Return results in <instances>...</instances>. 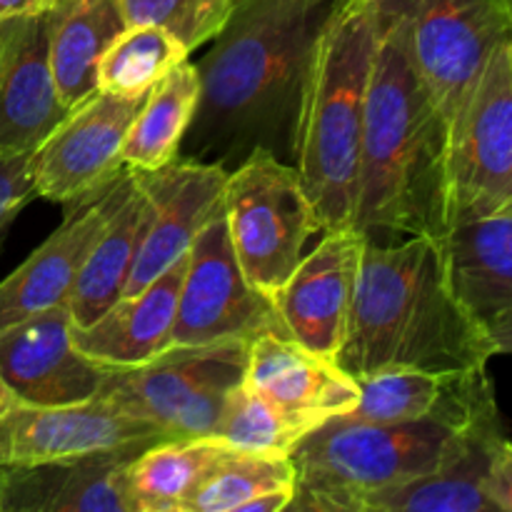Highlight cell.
<instances>
[{
  "label": "cell",
  "mask_w": 512,
  "mask_h": 512,
  "mask_svg": "<svg viewBox=\"0 0 512 512\" xmlns=\"http://www.w3.org/2000/svg\"><path fill=\"white\" fill-rule=\"evenodd\" d=\"M343 0H235L195 63L200 98L180 155L230 173L253 150L293 165L320 38Z\"/></svg>",
  "instance_id": "1"
},
{
  "label": "cell",
  "mask_w": 512,
  "mask_h": 512,
  "mask_svg": "<svg viewBox=\"0 0 512 512\" xmlns=\"http://www.w3.org/2000/svg\"><path fill=\"white\" fill-rule=\"evenodd\" d=\"M378 40L365 98L353 228L365 238L450 230V138L410 53L398 8L375 0Z\"/></svg>",
  "instance_id": "2"
},
{
  "label": "cell",
  "mask_w": 512,
  "mask_h": 512,
  "mask_svg": "<svg viewBox=\"0 0 512 512\" xmlns=\"http://www.w3.org/2000/svg\"><path fill=\"white\" fill-rule=\"evenodd\" d=\"M493 355L483 323L453 290L440 240L365 238L348 330L335 355L350 378L488 368Z\"/></svg>",
  "instance_id": "3"
},
{
  "label": "cell",
  "mask_w": 512,
  "mask_h": 512,
  "mask_svg": "<svg viewBox=\"0 0 512 512\" xmlns=\"http://www.w3.org/2000/svg\"><path fill=\"white\" fill-rule=\"evenodd\" d=\"M378 40L375 0H343L330 18L305 88L293 168L323 233L355 223L365 98Z\"/></svg>",
  "instance_id": "4"
},
{
  "label": "cell",
  "mask_w": 512,
  "mask_h": 512,
  "mask_svg": "<svg viewBox=\"0 0 512 512\" xmlns=\"http://www.w3.org/2000/svg\"><path fill=\"white\" fill-rule=\"evenodd\" d=\"M495 425H503V418L458 430L433 420L365 423L340 415L305 435L290 453L295 495L288 510L358 512L365 495L443 468L473 435Z\"/></svg>",
  "instance_id": "5"
},
{
  "label": "cell",
  "mask_w": 512,
  "mask_h": 512,
  "mask_svg": "<svg viewBox=\"0 0 512 512\" xmlns=\"http://www.w3.org/2000/svg\"><path fill=\"white\" fill-rule=\"evenodd\" d=\"M248 343L173 345L130 368H108L100 393L123 413L150 420L168 438L215 435L225 400L243 383Z\"/></svg>",
  "instance_id": "6"
},
{
  "label": "cell",
  "mask_w": 512,
  "mask_h": 512,
  "mask_svg": "<svg viewBox=\"0 0 512 512\" xmlns=\"http://www.w3.org/2000/svg\"><path fill=\"white\" fill-rule=\"evenodd\" d=\"M223 213L243 275L270 300L298 268L308 240L323 233L298 170L268 150H253L230 170Z\"/></svg>",
  "instance_id": "7"
},
{
  "label": "cell",
  "mask_w": 512,
  "mask_h": 512,
  "mask_svg": "<svg viewBox=\"0 0 512 512\" xmlns=\"http://www.w3.org/2000/svg\"><path fill=\"white\" fill-rule=\"evenodd\" d=\"M400 10L418 73L453 138L488 60L512 35L510 0H385Z\"/></svg>",
  "instance_id": "8"
},
{
  "label": "cell",
  "mask_w": 512,
  "mask_h": 512,
  "mask_svg": "<svg viewBox=\"0 0 512 512\" xmlns=\"http://www.w3.org/2000/svg\"><path fill=\"white\" fill-rule=\"evenodd\" d=\"M512 213L510 38L495 48L450 138L448 215L455 223Z\"/></svg>",
  "instance_id": "9"
},
{
  "label": "cell",
  "mask_w": 512,
  "mask_h": 512,
  "mask_svg": "<svg viewBox=\"0 0 512 512\" xmlns=\"http://www.w3.org/2000/svg\"><path fill=\"white\" fill-rule=\"evenodd\" d=\"M265 330L285 328L273 300L253 288L243 275L230 243L228 220L220 208L188 250L173 345H208L223 340L250 343Z\"/></svg>",
  "instance_id": "10"
},
{
  "label": "cell",
  "mask_w": 512,
  "mask_h": 512,
  "mask_svg": "<svg viewBox=\"0 0 512 512\" xmlns=\"http://www.w3.org/2000/svg\"><path fill=\"white\" fill-rule=\"evenodd\" d=\"M145 95L95 90L70 108L63 123L30 153V178L38 198L68 205L108 188L125 173L123 143Z\"/></svg>",
  "instance_id": "11"
},
{
  "label": "cell",
  "mask_w": 512,
  "mask_h": 512,
  "mask_svg": "<svg viewBox=\"0 0 512 512\" xmlns=\"http://www.w3.org/2000/svg\"><path fill=\"white\" fill-rule=\"evenodd\" d=\"M68 303L0 330V380L20 405L58 408L88 403L100 393L108 365L75 345Z\"/></svg>",
  "instance_id": "12"
},
{
  "label": "cell",
  "mask_w": 512,
  "mask_h": 512,
  "mask_svg": "<svg viewBox=\"0 0 512 512\" xmlns=\"http://www.w3.org/2000/svg\"><path fill=\"white\" fill-rule=\"evenodd\" d=\"M133 185L135 170L128 168L108 188L65 205L63 223L23 265L0 280V330L68 303L90 248L108 228Z\"/></svg>",
  "instance_id": "13"
},
{
  "label": "cell",
  "mask_w": 512,
  "mask_h": 512,
  "mask_svg": "<svg viewBox=\"0 0 512 512\" xmlns=\"http://www.w3.org/2000/svg\"><path fill=\"white\" fill-rule=\"evenodd\" d=\"M243 383L303 435L353 413L360 400L358 380L285 330H265L250 340Z\"/></svg>",
  "instance_id": "14"
},
{
  "label": "cell",
  "mask_w": 512,
  "mask_h": 512,
  "mask_svg": "<svg viewBox=\"0 0 512 512\" xmlns=\"http://www.w3.org/2000/svg\"><path fill=\"white\" fill-rule=\"evenodd\" d=\"M158 440H168L158 425L103 398L58 408L15 405L0 418V465L48 463Z\"/></svg>",
  "instance_id": "15"
},
{
  "label": "cell",
  "mask_w": 512,
  "mask_h": 512,
  "mask_svg": "<svg viewBox=\"0 0 512 512\" xmlns=\"http://www.w3.org/2000/svg\"><path fill=\"white\" fill-rule=\"evenodd\" d=\"M138 180L153 203V218L135 255L123 298L140 293L188 255L205 223L223 208L228 170L178 155L163 168L138 173Z\"/></svg>",
  "instance_id": "16"
},
{
  "label": "cell",
  "mask_w": 512,
  "mask_h": 512,
  "mask_svg": "<svg viewBox=\"0 0 512 512\" xmlns=\"http://www.w3.org/2000/svg\"><path fill=\"white\" fill-rule=\"evenodd\" d=\"M363 245L355 228L323 233L273 298L288 335L325 358L335 360L345 340Z\"/></svg>",
  "instance_id": "17"
},
{
  "label": "cell",
  "mask_w": 512,
  "mask_h": 512,
  "mask_svg": "<svg viewBox=\"0 0 512 512\" xmlns=\"http://www.w3.org/2000/svg\"><path fill=\"white\" fill-rule=\"evenodd\" d=\"M360 400L348 418L365 423H433L473 428L500 418L488 368L430 373V370H383L358 378Z\"/></svg>",
  "instance_id": "18"
},
{
  "label": "cell",
  "mask_w": 512,
  "mask_h": 512,
  "mask_svg": "<svg viewBox=\"0 0 512 512\" xmlns=\"http://www.w3.org/2000/svg\"><path fill=\"white\" fill-rule=\"evenodd\" d=\"M145 448L130 445L48 463L0 465V512H138L125 470Z\"/></svg>",
  "instance_id": "19"
},
{
  "label": "cell",
  "mask_w": 512,
  "mask_h": 512,
  "mask_svg": "<svg viewBox=\"0 0 512 512\" xmlns=\"http://www.w3.org/2000/svg\"><path fill=\"white\" fill-rule=\"evenodd\" d=\"M68 113L50 68L45 13L5 20L0 48V155H30Z\"/></svg>",
  "instance_id": "20"
},
{
  "label": "cell",
  "mask_w": 512,
  "mask_h": 512,
  "mask_svg": "<svg viewBox=\"0 0 512 512\" xmlns=\"http://www.w3.org/2000/svg\"><path fill=\"white\" fill-rule=\"evenodd\" d=\"M185 260L188 255L170 265L140 293L120 298L98 320L85 328H75V345L95 363L108 365V368L143 365L173 348Z\"/></svg>",
  "instance_id": "21"
},
{
  "label": "cell",
  "mask_w": 512,
  "mask_h": 512,
  "mask_svg": "<svg viewBox=\"0 0 512 512\" xmlns=\"http://www.w3.org/2000/svg\"><path fill=\"white\" fill-rule=\"evenodd\" d=\"M440 245L453 290L480 323L512 308V213L455 223Z\"/></svg>",
  "instance_id": "22"
},
{
  "label": "cell",
  "mask_w": 512,
  "mask_h": 512,
  "mask_svg": "<svg viewBox=\"0 0 512 512\" xmlns=\"http://www.w3.org/2000/svg\"><path fill=\"white\" fill-rule=\"evenodd\" d=\"M503 438L505 425L480 430L458 458L428 475L365 495L358 512H495L485 483Z\"/></svg>",
  "instance_id": "23"
},
{
  "label": "cell",
  "mask_w": 512,
  "mask_h": 512,
  "mask_svg": "<svg viewBox=\"0 0 512 512\" xmlns=\"http://www.w3.org/2000/svg\"><path fill=\"white\" fill-rule=\"evenodd\" d=\"M48 55L60 100L68 108L95 93V70L125 30L118 0H55L45 13Z\"/></svg>",
  "instance_id": "24"
},
{
  "label": "cell",
  "mask_w": 512,
  "mask_h": 512,
  "mask_svg": "<svg viewBox=\"0 0 512 512\" xmlns=\"http://www.w3.org/2000/svg\"><path fill=\"white\" fill-rule=\"evenodd\" d=\"M150 218H153V203L135 173L133 190L90 248L68 298L75 328L90 325L123 298L125 283L130 278Z\"/></svg>",
  "instance_id": "25"
},
{
  "label": "cell",
  "mask_w": 512,
  "mask_h": 512,
  "mask_svg": "<svg viewBox=\"0 0 512 512\" xmlns=\"http://www.w3.org/2000/svg\"><path fill=\"white\" fill-rule=\"evenodd\" d=\"M233 450L218 435L168 438L148 445L125 470L135 510L183 512L210 470Z\"/></svg>",
  "instance_id": "26"
},
{
  "label": "cell",
  "mask_w": 512,
  "mask_h": 512,
  "mask_svg": "<svg viewBox=\"0 0 512 512\" xmlns=\"http://www.w3.org/2000/svg\"><path fill=\"white\" fill-rule=\"evenodd\" d=\"M200 98V75L195 63L183 60L150 88L123 143L125 168L150 173L180 155Z\"/></svg>",
  "instance_id": "27"
},
{
  "label": "cell",
  "mask_w": 512,
  "mask_h": 512,
  "mask_svg": "<svg viewBox=\"0 0 512 512\" xmlns=\"http://www.w3.org/2000/svg\"><path fill=\"white\" fill-rule=\"evenodd\" d=\"M190 50L168 30L153 25H125L123 33L108 45L95 70V90L135 95L150 93L160 78L188 60Z\"/></svg>",
  "instance_id": "28"
},
{
  "label": "cell",
  "mask_w": 512,
  "mask_h": 512,
  "mask_svg": "<svg viewBox=\"0 0 512 512\" xmlns=\"http://www.w3.org/2000/svg\"><path fill=\"white\" fill-rule=\"evenodd\" d=\"M273 490L295 493L293 460L233 450L210 470L183 512H240L245 503Z\"/></svg>",
  "instance_id": "29"
},
{
  "label": "cell",
  "mask_w": 512,
  "mask_h": 512,
  "mask_svg": "<svg viewBox=\"0 0 512 512\" xmlns=\"http://www.w3.org/2000/svg\"><path fill=\"white\" fill-rule=\"evenodd\" d=\"M215 435L235 450L273 458H290L295 445L305 438L245 383L235 385L228 393Z\"/></svg>",
  "instance_id": "30"
},
{
  "label": "cell",
  "mask_w": 512,
  "mask_h": 512,
  "mask_svg": "<svg viewBox=\"0 0 512 512\" xmlns=\"http://www.w3.org/2000/svg\"><path fill=\"white\" fill-rule=\"evenodd\" d=\"M118 5L125 25L168 30L193 53L220 33L235 0H118Z\"/></svg>",
  "instance_id": "31"
},
{
  "label": "cell",
  "mask_w": 512,
  "mask_h": 512,
  "mask_svg": "<svg viewBox=\"0 0 512 512\" xmlns=\"http://www.w3.org/2000/svg\"><path fill=\"white\" fill-rule=\"evenodd\" d=\"M35 195L30 178V155H0V248L10 225Z\"/></svg>",
  "instance_id": "32"
},
{
  "label": "cell",
  "mask_w": 512,
  "mask_h": 512,
  "mask_svg": "<svg viewBox=\"0 0 512 512\" xmlns=\"http://www.w3.org/2000/svg\"><path fill=\"white\" fill-rule=\"evenodd\" d=\"M485 490L495 512H512V440L508 435L495 448Z\"/></svg>",
  "instance_id": "33"
},
{
  "label": "cell",
  "mask_w": 512,
  "mask_h": 512,
  "mask_svg": "<svg viewBox=\"0 0 512 512\" xmlns=\"http://www.w3.org/2000/svg\"><path fill=\"white\" fill-rule=\"evenodd\" d=\"M483 328L493 343L495 355H512V308L485 320Z\"/></svg>",
  "instance_id": "34"
},
{
  "label": "cell",
  "mask_w": 512,
  "mask_h": 512,
  "mask_svg": "<svg viewBox=\"0 0 512 512\" xmlns=\"http://www.w3.org/2000/svg\"><path fill=\"white\" fill-rule=\"evenodd\" d=\"M53 3L55 0H0V20L48 13Z\"/></svg>",
  "instance_id": "35"
},
{
  "label": "cell",
  "mask_w": 512,
  "mask_h": 512,
  "mask_svg": "<svg viewBox=\"0 0 512 512\" xmlns=\"http://www.w3.org/2000/svg\"><path fill=\"white\" fill-rule=\"evenodd\" d=\"M15 405H20V403H18V400H15V395L10 393L8 388H5L3 380H0V418H3L5 413H10V410H13Z\"/></svg>",
  "instance_id": "36"
},
{
  "label": "cell",
  "mask_w": 512,
  "mask_h": 512,
  "mask_svg": "<svg viewBox=\"0 0 512 512\" xmlns=\"http://www.w3.org/2000/svg\"><path fill=\"white\" fill-rule=\"evenodd\" d=\"M3 38H5V20H0V48H3Z\"/></svg>",
  "instance_id": "37"
},
{
  "label": "cell",
  "mask_w": 512,
  "mask_h": 512,
  "mask_svg": "<svg viewBox=\"0 0 512 512\" xmlns=\"http://www.w3.org/2000/svg\"><path fill=\"white\" fill-rule=\"evenodd\" d=\"M510 63H512V35H510Z\"/></svg>",
  "instance_id": "38"
},
{
  "label": "cell",
  "mask_w": 512,
  "mask_h": 512,
  "mask_svg": "<svg viewBox=\"0 0 512 512\" xmlns=\"http://www.w3.org/2000/svg\"><path fill=\"white\" fill-rule=\"evenodd\" d=\"M510 5H512V0H510Z\"/></svg>",
  "instance_id": "39"
}]
</instances>
